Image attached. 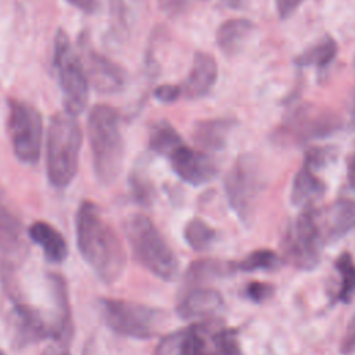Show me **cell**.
Returning <instances> with one entry per match:
<instances>
[{"label":"cell","instance_id":"obj_8","mask_svg":"<svg viewBox=\"0 0 355 355\" xmlns=\"http://www.w3.org/2000/svg\"><path fill=\"white\" fill-rule=\"evenodd\" d=\"M7 132L15 157L24 164H36L43 136L40 112L26 101L8 98Z\"/></svg>","mask_w":355,"mask_h":355},{"label":"cell","instance_id":"obj_30","mask_svg":"<svg viewBox=\"0 0 355 355\" xmlns=\"http://www.w3.org/2000/svg\"><path fill=\"white\" fill-rule=\"evenodd\" d=\"M209 355H243L236 331L225 327H212Z\"/></svg>","mask_w":355,"mask_h":355},{"label":"cell","instance_id":"obj_2","mask_svg":"<svg viewBox=\"0 0 355 355\" xmlns=\"http://www.w3.org/2000/svg\"><path fill=\"white\" fill-rule=\"evenodd\" d=\"M87 137L94 175L100 183L111 184L122 171L125 148L116 108L108 104L94 105L87 118Z\"/></svg>","mask_w":355,"mask_h":355},{"label":"cell","instance_id":"obj_10","mask_svg":"<svg viewBox=\"0 0 355 355\" xmlns=\"http://www.w3.org/2000/svg\"><path fill=\"white\" fill-rule=\"evenodd\" d=\"M100 304L105 323L115 333L141 340L157 334L159 309L118 298H103Z\"/></svg>","mask_w":355,"mask_h":355},{"label":"cell","instance_id":"obj_16","mask_svg":"<svg viewBox=\"0 0 355 355\" xmlns=\"http://www.w3.org/2000/svg\"><path fill=\"white\" fill-rule=\"evenodd\" d=\"M51 283V291L55 302L57 315L54 323L51 326V336L57 340L61 345H68L71 336H72V322H71V308L68 300V290L67 284L60 275H50L49 276Z\"/></svg>","mask_w":355,"mask_h":355},{"label":"cell","instance_id":"obj_20","mask_svg":"<svg viewBox=\"0 0 355 355\" xmlns=\"http://www.w3.org/2000/svg\"><path fill=\"white\" fill-rule=\"evenodd\" d=\"M324 193L323 182L315 175V171L304 164L295 173L291 190H290V201L297 207H311L316 202Z\"/></svg>","mask_w":355,"mask_h":355},{"label":"cell","instance_id":"obj_34","mask_svg":"<svg viewBox=\"0 0 355 355\" xmlns=\"http://www.w3.org/2000/svg\"><path fill=\"white\" fill-rule=\"evenodd\" d=\"M183 338V330L173 331L158 343L155 347L154 355H179L180 354V343Z\"/></svg>","mask_w":355,"mask_h":355},{"label":"cell","instance_id":"obj_5","mask_svg":"<svg viewBox=\"0 0 355 355\" xmlns=\"http://www.w3.org/2000/svg\"><path fill=\"white\" fill-rule=\"evenodd\" d=\"M53 65L61 89L64 108L68 114L76 116L87 104L89 79L83 62L62 29H58L54 36Z\"/></svg>","mask_w":355,"mask_h":355},{"label":"cell","instance_id":"obj_40","mask_svg":"<svg viewBox=\"0 0 355 355\" xmlns=\"http://www.w3.org/2000/svg\"><path fill=\"white\" fill-rule=\"evenodd\" d=\"M43 355H68V351H67V347L60 344V345L47 347L43 352Z\"/></svg>","mask_w":355,"mask_h":355},{"label":"cell","instance_id":"obj_7","mask_svg":"<svg viewBox=\"0 0 355 355\" xmlns=\"http://www.w3.org/2000/svg\"><path fill=\"white\" fill-rule=\"evenodd\" d=\"M341 128L340 116L331 110L315 104H300L290 110L277 128L276 141L302 144L334 135Z\"/></svg>","mask_w":355,"mask_h":355},{"label":"cell","instance_id":"obj_23","mask_svg":"<svg viewBox=\"0 0 355 355\" xmlns=\"http://www.w3.org/2000/svg\"><path fill=\"white\" fill-rule=\"evenodd\" d=\"M22 226L18 218L0 202V252L17 255L22 251Z\"/></svg>","mask_w":355,"mask_h":355},{"label":"cell","instance_id":"obj_4","mask_svg":"<svg viewBox=\"0 0 355 355\" xmlns=\"http://www.w3.org/2000/svg\"><path fill=\"white\" fill-rule=\"evenodd\" d=\"M125 233L135 258L162 280L178 275V259L153 220L143 214H132L125 222Z\"/></svg>","mask_w":355,"mask_h":355},{"label":"cell","instance_id":"obj_22","mask_svg":"<svg viewBox=\"0 0 355 355\" xmlns=\"http://www.w3.org/2000/svg\"><path fill=\"white\" fill-rule=\"evenodd\" d=\"M337 43L336 40L326 35L304 51H301L295 58L294 64L300 68L316 67L318 69H326L337 55Z\"/></svg>","mask_w":355,"mask_h":355},{"label":"cell","instance_id":"obj_26","mask_svg":"<svg viewBox=\"0 0 355 355\" xmlns=\"http://www.w3.org/2000/svg\"><path fill=\"white\" fill-rule=\"evenodd\" d=\"M211 330L208 324H194L183 330L179 355H209Z\"/></svg>","mask_w":355,"mask_h":355},{"label":"cell","instance_id":"obj_31","mask_svg":"<svg viewBox=\"0 0 355 355\" xmlns=\"http://www.w3.org/2000/svg\"><path fill=\"white\" fill-rule=\"evenodd\" d=\"M111 25L115 35H123L133 24V1L132 0H111L110 1Z\"/></svg>","mask_w":355,"mask_h":355},{"label":"cell","instance_id":"obj_9","mask_svg":"<svg viewBox=\"0 0 355 355\" xmlns=\"http://www.w3.org/2000/svg\"><path fill=\"white\" fill-rule=\"evenodd\" d=\"M262 186L263 180L255 159L248 154L240 155L226 173L223 189L230 208L241 223H251Z\"/></svg>","mask_w":355,"mask_h":355},{"label":"cell","instance_id":"obj_14","mask_svg":"<svg viewBox=\"0 0 355 355\" xmlns=\"http://www.w3.org/2000/svg\"><path fill=\"white\" fill-rule=\"evenodd\" d=\"M218 79V64L215 58L205 51H196L191 68L183 82L182 94L196 100L207 96Z\"/></svg>","mask_w":355,"mask_h":355},{"label":"cell","instance_id":"obj_43","mask_svg":"<svg viewBox=\"0 0 355 355\" xmlns=\"http://www.w3.org/2000/svg\"><path fill=\"white\" fill-rule=\"evenodd\" d=\"M0 355H6V354H4V352L0 349Z\"/></svg>","mask_w":355,"mask_h":355},{"label":"cell","instance_id":"obj_29","mask_svg":"<svg viewBox=\"0 0 355 355\" xmlns=\"http://www.w3.org/2000/svg\"><path fill=\"white\" fill-rule=\"evenodd\" d=\"M236 270L234 263L229 262H222L218 259H202L198 262H194L189 270H187V277L194 282V280H204L209 277H220L227 273H232Z\"/></svg>","mask_w":355,"mask_h":355},{"label":"cell","instance_id":"obj_35","mask_svg":"<svg viewBox=\"0 0 355 355\" xmlns=\"http://www.w3.org/2000/svg\"><path fill=\"white\" fill-rule=\"evenodd\" d=\"M182 96V87L179 85L164 83L154 90V97L161 103H173Z\"/></svg>","mask_w":355,"mask_h":355},{"label":"cell","instance_id":"obj_28","mask_svg":"<svg viewBox=\"0 0 355 355\" xmlns=\"http://www.w3.org/2000/svg\"><path fill=\"white\" fill-rule=\"evenodd\" d=\"M183 236L186 243L194 251H204L214 243L216 237V232L202 219L193 218L186 223Z\"/></svg>","mask_w":355,"mask_h":355},{"label":"cell","instance_id":"obj_13","mask_svg":"<svg viewBox=\"0 0 355 355\" xmlns=\"http://www.w3.org/2000/svg\"><path fill=\"white\" fill-rule=\"evenodd\" d=\"M324 241L337 240L355 229V201L338 198L322 209H315Z\"/></svg>","mask_w":355,"mask_h":355},{"label":"cell","instance_id":"obj_19","mask_svg":"<svg viewBox=\"0 0 355 355\" xmlns=\"http://www.w3.org/2000/svg\"><path fill=\"white\" fill-rule=\"evenodd\" d=\"M234 126L232 118H212L194 125L193 139L204 150L219 151L225 148L230 130Z\"/></svg>","mask_w":355,"mask_h":355},{"label":"cell","instance_id":"obj_24","mask_svg":"<svg viewBox=\"0 0 355 355\" xmlns=\"http://www.w3.org/2000/svg\"><path fill=\"white\" fill-rule=\"evenodd\" d=\"M334 269L338 276V286L334 294V301L348 304L355 295V262L351 254H340L334 261Z\"/></svg>","mask_w":355,"mask_h":355},{"label":"cell","instance_id":"obj_36","mask_svg":"<svg viewBox=\"0 0 355 355\" xmlns=\"http://www.w3.org/2000/svg\"><path fill=\"white\" fill-rule=\"evenodd\" d=\"M340 351L343 355L355 354V313L352 315L351 320L347 324V330L341 340Z\"/></svg>","mask_w":355,"mask_h":355},{"label":"cell","instance_id":"obj_32","mask_svg":"<svg viewBox=\"0 0 355 355\" xmlns=\"http://www.w3.org/2000/svg\"><path fill=\"white\" fill-rule=\"evenodd\" d=\"M337 157V148L333 146H323V147H311L305 153L304 164H306L309 168L320 169L326 165L331 164Z\"/></svg>","mask_w":355,"mask_h":355},{"label":"cell","instance_id":"obj_17","mask_svg":"<svg viewBox=\"0 0 355 355\" xmlns=\"http://www.w3.org/2000/svg\"><path fill=\"white\" fill-rule=\"evenodd\" d=\"M223 305V298L214 288H194L182 300L178 306V313L183 319L207 318L216 313Z\"/></svg>","mask_w":355,"mask_h":355},{"label":"cell","instance_id":"obj_18","mask_svg":"<svg viewBox=\"0 0 355 355\" xmlns=\"http://www.w3.org/2000/svg\"><path fill=\"white\" fill-rule=\"evenodd\" d=\"M28 234L33 243L42 247L49 262L61 263L68 257V244L64 236L50 223L43 220L33 222L28 229Z\"/></svg>","mask_w":355,"mask_h":355},{"label":"cell","instance_id":"obj_27","mask_svg":"<svg viewBox=\"0 0 355 355\" xmlns=\"http://www.w3.org/2000/svg\"><path fill=\"white\" fill-rule=\"evenodd\" d=\"M234 265H236V270L248 272V273L258 272V270L272 272L280 268L282 261L275 251L269 248H259L247 254L241 261H239Z\"/></svg>","mask_w":355,"mask_h":355},{"label":"cell","instance_id":"obj_6","mask_svg":"<svg viewBox=\"0 0 355 355\" xmlns=\"http://www.w3.org/2000/svg\"><path fill=\"white\" fill-rule=\"evenodd\" d=\"M323 244L324 239L312 207L302 208L295 219L287 223L282 239L284 258L300 270H312L318 266Z\"/></svg>","mask_w":355,"mask_h":355},{"label":"cell","instance_id":"obj_33","mask_svg":"<svg viewBox=\"0 0 355 355\" xmlns=\"http://www.w3.org/2000/svg\"><path fill=\"white\" fill-rule=\"evenodd\" d=\"M273 291H275V287L263 282H250L244 288L245 297L255 304H262L263 301L270 298Z\"/></svg>","mask_w":355,"mask_h":355},{"label":"cell","instance_id":"obj_25","mask_svg":"<svg viewBox=\"0 0 355 355\" xmlns=\"http://www.w3.org/2000/svg\"><path fill=\"white\" fill-rule=\"evenodd\" d=\"M182 143L183 139L168 121H158L150 128L148 146L159 155L168 157Z\"/></svg>","mask_w":355,"mask_h":355},{"label":"cell","instance_id":"obj_3","mask_svg":"<svg viewBox=\"0 0 355 355\" xmlns=\"http://www.w3.org/2000/svg\"><path fill=\"white\" fill-rule=\"evenodd\" d=\"M82 146V130L75 115L67 111L51 116L46 141L47 178L55 189L69 186L76 175L79 153Z\"/></svg>","mask_w":355,"mask_h":355},{"label":"cell","instance_id":"obj_37","mask_svg":"<svg viewBox=\"0 0 355 355\" xmlns=\"http://www.w3.org/2000/svg\"><path fill=\"white\" fill-rule=\"evenodd\" d=\"M304 0H276V11L280 19L291 17Z\"/></svg>","mask_w":355,"mask_h":355},{"label":"cell","instance_id":"obj_12","mask_svg":"<svg viewBox=\"0 0 355 355\" xmlns=\"http://www.w3.org/2000/svg\"><path fill=\"white\" fill-rule=\"evenodd\" d=\"M173 172L186 183L200 186L216 175V166L204 151L189 147L184 141L179 144L168 157Z\"/></svg>","mask_w":355,"mask_h":355},{"label":"cell","instance_id":"obj_15","mask_svg":"<svg viewBox=\"0 0 355 355\" xmlns=\"http://www.w3.org/2000/svg\"><path fill=\"white\" fill-rule=\"evenodd\" d=\"M14 340L18 347H25L51 336V329L47 327L39 312L21 302L14 305Z\"/></svg>","mask_w":355,"mask_h":355},{"label":"cell","instance_id":"obj_42","mask_svg":"<svg viewBox=\"0 0 355 355\" xmlns=\"http://www.w3.org/2000/svg\"><path fill=\"white\" fill-rule=\"evenodd\" d=\"M349 119H351V125L355 128V93L351 101V108H349Z\"/></svg>","mask_w":355,"mask_h":355},{"label":"cell","instance_id":"obj_21","mask_svg":"<svg viewBox=\"0 0 355 355\" xmlns=\"http://www.w3.org/2000/svg\"><path fill=\"white\" fill-rule=\"evenodd\" d=\"M254 31V24L245 18H233L222 22L216 31L215 39L218 47L226 55H234L239 53L245 39Z\"/></svg>","mask_w":355,"mask_h":355},{"label":"cell","instance_id":"obj_41","mask_svg":"<svg viewBox=\"0 0 355 355\" xmlns=\"http://www.w3.org/2000/svg\"><path fill=\"white\" fill-rule=\"evenodd\" d=\"M226 7L229 8H233V10H239L241 8L247 0H220Z\"/></svg>","mask_w":355,"mask_h":355},{"label":"cell","instance_id":"obj_38","mask_svg":"<svg viewBox=\"0 0 355 355\" xmlns=\"http://www.w3.org/2000/svg\"><path fill=\"white\" fill-rule=\"evenodd\" d=\"M68 4H71L72 7L78 8L82 12L86 14H92L98 8L100 0H65Z\"/></svg>","mask_w":355,"mask_h":355},{"label":"cell","instance_id":"obj_1","mask_svg":"<svg viewBox=\"0 0 355 355\" xmlns=\"http://www.w3.org/2000/svg\"><path fill=\"white\" fill-rule=\"evenodd\" d=\"M80 255L104 283L118 280L126 265V252L115 230L104 220L97 204L83 200L75 218Z\"/></svg>","mask_w":355,"mask_h":355},{"label":"cell","instance_id":"obj_39","mask_svg":"<svg viewBox=\"0 0 355 355\" xmlns=\"http://www.w3.org/2000/svg\"><path fill=\"white\" fill-rule=\"evenodd\" d=\"M347 180L348 184L352 190H355V148L352 150V153L348 157V162H347Z\"/></svg>","mask_w":355,"mask_h":355},{"label":"cell","instance_id":"obj_11","mask_svg":"<svg viewBox=\"0 0 355 355\" xmlns=\"http://www.w3.org/2000/svg\"><path fill=\"white\" fill-rule=\"evenodd\" d=\"M80 49L85 58V69L89 82L100 93H115L125 87L126 72L107 55L90 46L87 39L80 37Z\"/></svg>","mask_w":355,"mask_h":355}]
</instances>
